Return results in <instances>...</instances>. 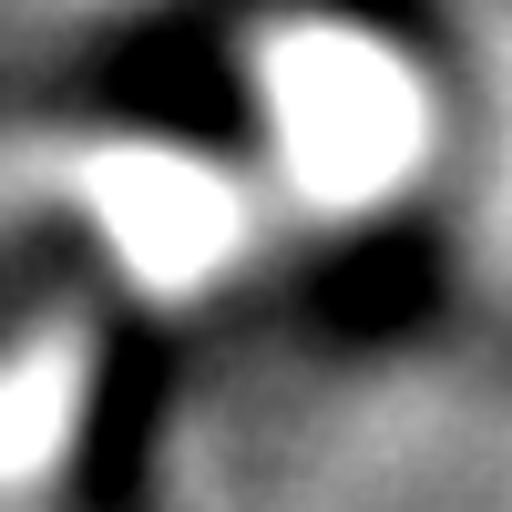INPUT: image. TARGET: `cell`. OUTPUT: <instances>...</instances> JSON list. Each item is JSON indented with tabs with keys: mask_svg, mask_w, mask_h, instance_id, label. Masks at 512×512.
<instances>
[{
	"mask_svg": "<svg viewBox=\"0 0 512 512\" xmlns=\"http://www.w3.org/2000/svg\"><path fill=\"white\" fill-rule=\"evenodd\" d=\"M103 205H113V236L134 246L154 277H195L205 256L226 246V195H216V175H195V164L134 154V164L103 175Z\"/></svg>",
	"mask_w": 512,
	"mask_h": 512,
	"instance_id": "2",
	"label": "cell"
},
{
	"mask_svg": "<svg viewBox=\"0 0 512 512\" xmlns=\"http://www.w3.org/2000/svg\"><path fill=\"white\" fill-rule=\"evenodd\" d=\"M267 103L287 123V154L308 164V185H328V195L379 185L390 154H400V123H410L390 62H379L369 41H349V31H297V41H277V93Z\"/></svg>",
	"mask_w": 512,
	"mask_h": 512,
	"instance_id": "1",
	"label": "cell"
}]
</instances>
